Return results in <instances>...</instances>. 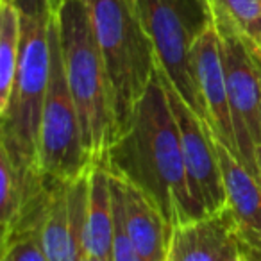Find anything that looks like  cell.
<instances>
[{
    "instance_id": "obj_23",
    "label": "cell",
    "mask_w": 261,
    "mask_h": 261,
    "mask_svg": "<svg viewBox=\"0 0 261 261\" xmlns=\"http://www.w3.org/2000/svg\"><path fill=\"white\" fill-rule=\"evenodd\" d=\"M250 252H252V250H250ZM254 259H256V257H254V254H252V261H254Z\"/></svg>"
},
{
    "instance_id": "obj_16",
    "label": "cell",
    "mask_w": 261,
    "mask_h": 261,
    "mask_svg": "<svg viewBox=\"0 0 261 261\" xmlns=\"http://www.w3.org/2000/svg\"><path fill=\"white\" fill-rule=\"evenodd\" d=\"M217 27L247 34L249 27L261 18V0H207Z\"/></svg>"
},
{
    "instance_id": "obj_20",
    "label": "cell",
    "mask_w": 261,
    "mask_h": 261,
    "mask_svg": "<svg viewBox=\"0 0 261 261\" xmlns=\"http://www.w3.org/2000/svg\"><path fill=\"white\" fill-rule=\"evenodd\" d=\"M224 261H252V252H250V250L242 243V245L236 247V249L232 250V252L229 254Z\"/></svg>"
},
{
    "instance_id": "obj_17",
    "label": "cell",
    "mask_w": 261,
    "mask_h": 261,
    "mask_svg": "<svg viewBox=\"0 0 261 261\" xmlns=\"http://www.w3.org/2000/svg\"><path fill=\"white\" fill-rule=\"evenodd\" d=\"M2 261H48L38 234H18L2 245Z\"/></svg>"
},
{
    "instance_id": "obj_11",
    "label": "cell",
    "mask_w": 261,
    "mask_h": 261,
    "mask_svg": "<svg viewBox=\"0 0 261 261\" xmlns=\"http://www.w3.org/2000/svg\"><path fill=\"white\" fill-rule=\"evenodd\" d=\"M111 186L123 227L138 252L147 261H168L172 225L160 207L140 188L113 174Z\"/></svg>"
},
{
    "instance_id": "obj_24",
    "label": "cell",
    "mask_w": 261,
    "mask_h": 261,
    "mask_svg": "<svg viewBox=\"0 0 261 261\" xmlns=\"http://www.w3.org/2000/svg\"><path fill=\"white\" fill-rule=\"evenodd\" d=\"M56 2H63V0H56Z\"/></svg>"
},
{
    "instance_id": "obj_10",
    "label": "cell",
    "mask_w": 261,
    "mask_h": 261,
    "mask_svg": "<svg viewBox=\"0 0 261 261\" xmlns=\"http://www.w3.org/2000/svg\"><path fill=\"white\" fill-rule=\"evenodd\" d=\"M192 63L193 77H195L197 90L206 108L211 133L217 142H220L225 149H229L238 158L224 61H222L220 36L213 23L204 31V34L193 45Z\"/></svg>"
},
{
    "instance_id": "obj_22",
    "label": "cell",
    "mask_w": 261,
    "mask_h": 261,
    "mask_svg": "<svg viewBox=\"0 0 261 261\" xmlns=\"http://www.w3.org/2000/svg\"><path fill=\"white\" fill-rule=\"evenodd\" d=\"M256 158H257V165H259V175H261V147H257Z\"/></svg>"
},
{
    "instance_id": "obj_7",
    "label": "cell",
    "mask_w": 261,
    "mask_h": 261,
    "mask_svg": "<svg viewBox=\"0 0 261 261\" xmlns=\"http://www.w3.org/2000/svg\"><path fill=\"white\" fill-rule=\"evenodd\" d=\"M215 29L220 36L238 160L261 179L256 158L261 147V65L250 52L245 34L227 27Z\"/></svg>"
},
{
    "instance_id": "obj_8",
    "label": "cell",
    "mask_w": 261,
    "mask_h": 261,
    "mask_svg": "<svg viewBox=\"0 0 261 261\" xmlns=\"http://www.w3.org/2000/svg\"><path fill=\"white\" fill-rule=\"evenodd\" d=\"M158 75L163 83L172 115L177 122L182 160L193 202L197 204L202 217L220 213L225 210V190L217 152V140L206 122L192 111L167 77L161 75L160 70Z\"/></svg>"
},
{
    "instance_id": "obj_14",
    "label": "cell",
    "mask_w": 261,
    "mask_h": 261,
    "mask_svg": "<svg viewBox=\"0 0 261 261\" xmlns=\"http://www.w3.org/2000/svg\"><path fill=\"white\" fill-rule=\"evenodd\" d=\"M88 181H90V192H88L86 232H84L86 254L111 261L113 236H115L111 174L106 165H91Z\"/></svg>"
},
{
    "instance_id": "obj_4",
    "label": "cell",
    "mask_w": 261,
    "mask_h": 261,
    "mask_svg": "<svg viewBox=\"0 0 261 261\" xmlns=\"http://www.w3.org/2000/svg\"><path fill=\"white\" fill-rule=\"evenodd\" d=\"M86 4L111 84L118 140L156 75V54L138 0H86Z\"/></svg>"
},
{
    "instance_id": "obj_5",
    "label": "cell",
    "mask_w": 261,
    "mask_h": 261,
    "mask_svg": "<svg viewBox=\"0 0 261 261\" xmlns=\"http://www.w3.org/2000/svg\"><path fill=\"white\" fill-rule=\"evenodd\" d=\"M138 8L160 73L210 127L192 63L193 45L213 23L207 0H138Z\"/></svg>"
},
{
    "instance_id": "obj_2",
    "label": "cell",
    "mask_w": 261,
    "mask_h": 261,
    "mask_svg": "<svg viewBox=\"0 0 261 261\" xmlns=\"http://www.w3.org/2000/svg\"><path fill=\"white\" fill-rule=\"evenodd\" d=\"M66 83L79 113L91 165H104L116 140L113 93L86 0H63L56 8Z\"/></svg>"
},
{
    "instance_id": "obj_3",
    "label": "cell",
    "mask_w": 261,
    "mask_h": 261,
    "mask_svg": "<svg viewBox=\"0 0 261 261\" xmlns=\"http://www.w3.org/2000/svg\"><path fill=\"white\" fill-rule=\"evenodd\" d=\"M22 16V47L6 113L0 115V149L16 165L40 170V125L50 77V25L56 0H13Z\"/></svg>"
},
{
    "instance_id": "obj_18",
    "label": "cell",
    "mask_w": 261,
    "mask_h": 261,
    "mask_svg": "<svg viewBox=\"0 0 261 261\" xmlns=\"http://www.w3.org/2000/svg\"><path fill=\"white\" fill-rule=\"evenodd\" d=\"M113 188V186H111ZM113 207H115V236H113V250H111V261H147L135 243L130 242L129 234H127L125 227H123L122 217H120L118 206L113 197Z\"/></svg>"
},
{
    "instance_id": "obj_9",
    "label": "cell",
    "mask_w": 261,
    "mask_h": 261,
    "mask_svg": "<svg viewBox=\"0 0 261 261\" xmlns=\"http://www.w3.org/2000/svg\"><path fill=\"white\" fill-rule=\"evenodd\" d=\"M86 172L73 181H52L36 234L48 261H84V232L90 181Z\"/></svg>"
},
{
    "instance_id": "obj_6",
    "label": "cell",
    "mask_w": 261,
    "mask_h": 261,
    "mask_svg": "<svg viewBox=\"0 0 261 261\" xmlns=\"http://www.w3.org/2000/svg\"><path fill=\"white\" fill-rule=\"evenodd\" d=\"M38 161L41 174L52 181H73L91 168L79 113L66 83L56 13L50 25V77L41 113Z\"/></svg>"
},
{
    "instance_id": "obj_25",
    "label": "cell",
    "mask_w": 261,
    "mask_h": 261,
    "mask_svg": "<svg viewBox=\"0 0 261 261\" xmlns=\"http://www.w3.org/2000/svg\"><path fill=\"white\" fill-rule=\"evenodd\" d=\"M259 65H261V63H259Z\"/></svg>"
},
{
    "instance_id": "obj_1",
    "label": "cell",
    "mask_w": 261,
    "mask_h": 261,
    "mask_svg": "<svg viewBox=\"0 0 261 261\" xmlns=\"http://www.w3.org/2000/svg\"><path fill=\"white\" fill-rule=\"evenodd\" d=\"M104 165L115 177L142 190L172 229L202 218L190 193L177 122L158 68L129 129L111 145Z\"/></svg>"
},
{
    "instance_id": "obj_13",
    "label": "cell",
    "mask_w": 261,
    "mask_h": 261,
    "mask_svg": "<svg viewBox=\"0 0 261 261\" xmlns=\"http://www.w3.org/2000/svg\"><path fill=\"white\" fill-rule=\"evenodd\" d=\"M242 245L227 210L172 229L168 261H224Z\"/></svg>"
},
{
    "instance_id": "obj_19",
    "label": "cell",
    "mask_w": 261,
    "mask_h": 261,
    "mask_svg": "<svg viewBox=\"0 0 261 261\" xmlns=\"http://www.w3.org/2000/svg\"><path fill=\"white\" fill-rule=\"evenodd\" d=\"M245 41L249 45L250 52L254 54V58L257 59V63H261V18L249 27L245 34Z\"/></svg>"
},
{
    "instance_id": "obj_15",
    "label": "cell",
    "mask_w": 261,
    "mask_h": 261,
    "mask_svg": "<svg viewBox=\"0 0 261 261\" xmlns=\"http://www.w3.org/2000/svg\"><path fill=\"white\" fill-rule=\"evenodd\" d=\"M22 47V16L13 0H0V115L11 100Z\"/></svg>"
},
{
    "instance_id": "obj_12",
    "label": "cell",
    "mask_w": 261,
    "mask_h": 261,
    "mask_svg": "<svg viewBox=\"0 0 261 261\" xmlns=\"http://www.w3.org/2000/svg\"><path fill=\"white\" fill-rule=\"evenodd\" d=\"M225 190V210L234 222L240 242L261 254V179L256 177L234 154L217 142Z\"/></svg>"
},
{
    "instance_id": "obj_21",
    "label": "cell",
    "mask_w": 261,
    "mask_h": 261,
    "mask_svg": "<svg viewBox=\"0 0 261 261\" xmlns=\"http://www.w3.org/2000/svg\"><path fill=\"white\" fill-rule=\"evenodd\" d=\"M84 261H108V259H104V257H98V256H91V254H86Z\"/></svg>"
}]
</instances>
